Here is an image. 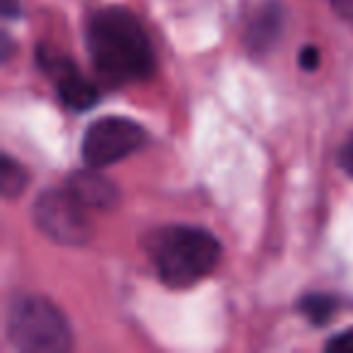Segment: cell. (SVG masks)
Segmentation results:
<instances>
[{"mask_svg":"<svg viewBox=\"0 0 353 353\" xmlns=\"http://www.w3.org/2000/svg\"><path fill=\"white\" fill-rule=\"evenodd\" d=\"M88 51L99 78L109 85L150 80L155 54L141 20L123 8L97 10L88 22Z\"/></svg>","mask_w":353,"mask_h":353,"instance_id":"obj_1","label":"cell"},{"mask_svg":"<svg viewBox=\"0 0 353 353\" xmlns=\"http://www.w3.org/2000/svg\"><path fill=\"white\" fill-rule=\"evenodd\" d=\"M145 250L160 281L170 288H189L199 283L221 261L218 237L192 225H167L150 232Z\"/></svg>","mask_w":353,"mask_h":353,"instance_id":"obj_2","label":"cell"},{"mask_svg":"<svg viewBox=\"0 0 353 353\" xmlns=\"http://www.w3.org/2000/svg\"><path fill=\"white\" fill-rule=\"evenodd\" d=\"M8 339L22 353H65L73 332L65 314L44 295H15L8 305Z\"/></svg>","mask_w":353,"mask_h":353,"instance_id":"obj_3","label":"cell"},{"mask_svg":"<svg viewBox=\"0 0 353 353\" xmlns=\"http://www.w3.org/2000/svg\"><path fill=\"white\" fill-rule=\"evenodd\" d=\"M34 225L49 240L59 245L78 247L92 240V223L88 218V208H83L63 189H49L34 201L32 208Z\"/></svg>","mask_w":353,"mask_h":353,"instance_id":"obj_4","label":"cell"},{"mask_svg":"<svg viewBox=\"0 0 353 353\" xmlns=\"http://www.w3.org/2000/svg\"><path fill=\"white\" fill-rule=\"evenodd\" d=\"M148 143L145 128L126 117H104L83 136V160L88 167H107L138 152Z\"/></svg>","mask_w":353,"mask_h":353,"instance_id":"obj_5","label":"cell"},{"mask_svg":"<svg viewBox=\"0 0 353 353\" xmlns=\"http://www.w3.org/2000/svg\"><path fill=\"white\" fill-rule=\"evenodd\" d=\"M37 65L54 80L56 92L63 104L75 112H85L97 102V88L80 73V68L65 54L56 51L54 46H37Z\"/></svg>","mask_w":353,"mask_h":353,"instance_id":"obj_6","label":"cell"},{"mask_svg":"<svg viewBox=\"0 0 353 353\" xmlns=\"http://www.w3.org/2000/svg\"><path fill=\"white\" fill-rule=\"evenodd\" d=\"M65 192L88 211H109L119 201V189L99 174L97 167L73 172L65 182Z\"/></svg>","mask_w":353,"mask_h":353,"instance_id":"obj_7","label":"cell"},{"mask_svg":"<svg viewBox=\"0 0 353 353\" xmlns=\"http://www.w3.org/2000/svg\"><path fill=\"white\" fill-rule=\"evenodd\" d=\"M283 22L285 10L281 8V3H264L247 22L245 41L250 51H254V54L269 51L283 32Z\"/></svg>","mask_w":353,"mask_h":353,"instance_id":"obj_8","label":"cell"},{"mask_svg":"<svg viewBox=\"0 0 353 353\" xmlns=\"http://www.w3.org/2000/svg\"><path fill=\"white\" fill-rule=\"evenodd\" d=\"M30 184V174L27 170L15 162L10 155H3L0 160V192L6 199H17Z\"/></svg>","mask_w":353,"mask_h":353,"instance_id":"obj_9","label":"cell"},{"mask_svg":"<svg viewBox=\"0 0 353 353\" xmlns=\"http://www.w3.org/2000/svg\"><path fill=\"white\" fill-rule=\"evenodd\" d=\"M336 307H339V300L327 293H310L300 300V312L312 324H317V327L319 324H327L334 317Z\"/></svg>","mask_w":353,"mask_h":353,"instance_id":"obj_10","label":"cell"},{"mask_svg":"<svg viewBox=\"0 0 353 353\" xmlns=\"http://www.w3.org/2000/svg\"><path fill=\"white\" fill-rule=\"evenodd\" d=\"M324 348H327V351H334V353H353V329H348V332H341L334 339H329Z\"/></svg>","mask_w":353,"mask_h":353,"instance_id":"obj_11","label":"cell"},{"mask_svg":"<svg viewBox=\"0 0 353 353\" xmlns=\"http://www.w3.org/2000/svg\"><path fill=\"white\" fill-rule=\"evenodd\" d=\"M339 165L343 167L346 174L353 176V133L346 138V143L341 145V152H339Z\"/></svg>","mask_w":353,"mask_h":353,"instance_id":"obj_12","label":"cell"},{"mask_svg":"<svg viewBox=\"0 0 353 353\" xmlns=\"http://www.w3.org/2000/svg\"><path fill=\"white\" fill-rule=\"evenodd\" d=\"M300 65H303L305 70H314L319 65V49L317 46H305L303 51H300Z\"/></svg>","mask_w":353,"mask_h":353,"instance_id":"obj_13","label":"cell"},{"mask_svg":"<svg viewBox=\"0 0 353 353\" xmlns=\"http://www.w3.org/2000/svg\"><path fill=\"white\" fill-rule=\"evenodd\" d=\"M332 6L343 20H353V0H332Z\"/></svg>","mask_w":353,"mask_h":353,"instance_id":"obj_14","label":"cell"},{"mask_svg":"<svg viewBox=\"0 0 353 353\" xmlns=\"http://www.w3.org/2000/svg\"><path fill=\"white\" fill-rule=\"evenodd\" d=\"M0 10H3V15H6V17H17L22 12L20 10V3H17V0H3Z\"/></svg>","mask_w":353,"mask_h":353,"instance_id":"obj_15","label":"cell"}]
</instances>
